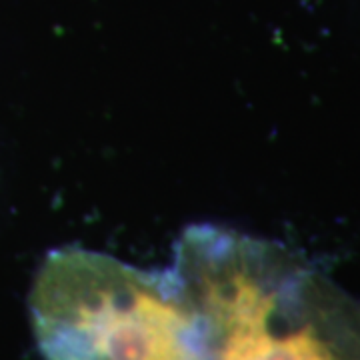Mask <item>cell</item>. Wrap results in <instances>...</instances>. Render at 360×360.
<instances>
[{
  "mask_svg": "<svg viewBox=\"0 0 360 360\" xmlns=\"http://www.w3.org/2000/svg\"><path fill=\"white\" fill-rule=\"evenodd\" d=\"M46 360H196L172 269L142 270L104 252L46 255L28 296Z\"/></svg>",
  "mask_w": 360,
  "mask_h": 360,
  "instance_id": "6da1fadb",
  "label": "cell"
}]
</instances>
